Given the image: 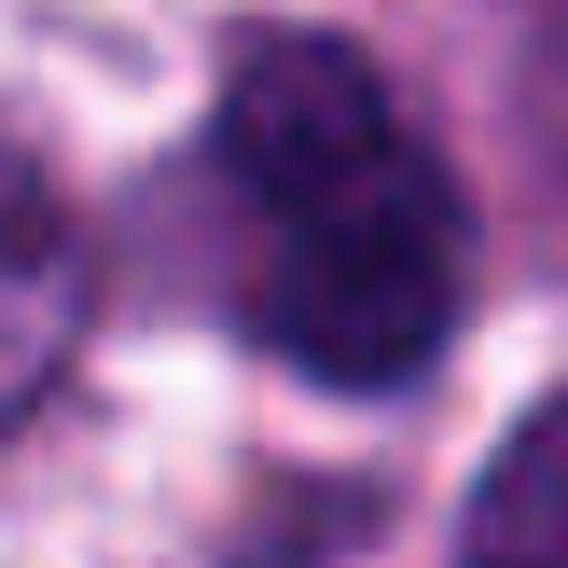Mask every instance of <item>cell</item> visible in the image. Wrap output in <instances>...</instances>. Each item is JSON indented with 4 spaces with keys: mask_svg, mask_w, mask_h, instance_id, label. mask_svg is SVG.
Instances as JSON below:
<instances>
[{
    "mask_svg": "<svg viewBox=\"0 0 568 568\" xmlns=\"http://www.w3.org/2000/svg\"><path fill=\"white\" fill-rule=\"evenodd\" d=\"M222 181H236V292L292 375L403 388L444 361L471 292V209L403 125L388 70L320 28H264L222 70Z\"/></svg>",
    "mask_w": 568,
    "mask_h": 568,
    "instance_id": "obj_1",
    "label": "cell"
},
{
    "mask_svg": "<svg viewBox=\"0 0 568 568\" xmlns=\"http://www.w3.org/2000/svg\"><path fill=\"white\" fill-rule=\"evenodd\" d=\"M70 333H83V236L42 166L0 153V416L70 361Z\"/></svg>",
    "mask_w": 568,
    "mask_h": 568,
    "instance_id": "obj_2",
    "label": "cell"
},
{
    "mask_svg": "<svg viewBox=\"0 0 568 568\" xmlns=\"http://www.w3.org/2000/svg\"><path fill=\"white\" fill-rule=\"evenodd\" d=\"M471 568H568V403H541L471 486Z\"/></svg>",
    "mask_w": 568,
    "mask_h": 568,
    "instance_id": "obj_3",
    "label": "cell"
}]
</instances>
